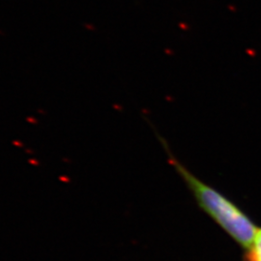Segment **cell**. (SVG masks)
<instances>
[{"label":"cell","mask_w":261,"mask_h":261,"mask_svg":"<svg viewBox=\"0 0 261 261\" xmlns=\"http://www.w3.org/2000/svg\"><path fill=\"white\" fill-rule=\"evenodd\" d=\"M156 137L168 155L169 163L196 196L198 203L233 239L250 250L258 228L252 221L226 197L206 185L184 167L171 152L167 140L154 129Z\"/></svg>","instance_id":"cell-1"},{"label":"cell","mask_w":261,"mask_h":261,"mask_svg":"<svg viewBox=\"0 0 261 261\" xmlns=\"http://www.w3.org/2000/svg\"><path fill=\"white\" fill-rule=\"evenodd\" d=\"M250 260L261 261V229L257 230L252 248L250 249Z\"/></svg>","instance_id":"cell-2"}]
</instances>
